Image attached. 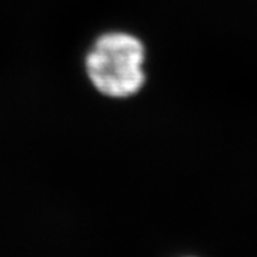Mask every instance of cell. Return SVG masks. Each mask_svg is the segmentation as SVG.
Instances as JSON below:
<instances>
[{
    "instance_id": "obj_1",
    "label": "cell",
    "mask_w": 257,
    "mask_h": 257,
    "mask_svg": "<svg viewBox=\"0 0 257 257\" xmlns=\"http://www.w3.org/2000/svg\"><path fill=\"white\" fill-rule=\"evenodd\" d=\"M146 50L138 37L124 32H109L94 40L84 66L96 90L107 97H130L143 87Z\"/></svg>"
}]
</instances>
